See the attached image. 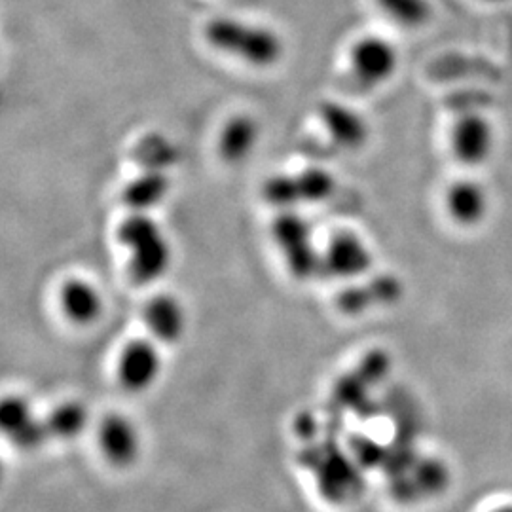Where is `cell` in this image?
I'll use <instances>...</instances> for the list:
<instances>
[{
	"instance_id": "6da1fadb",
	"label": "cell",
	"mask_w": 512,
	"mask_h": 512,
	"mask_svg": "<svg viewBox=\"0 0 512 512\" xmlns=\"http://www.w3.org/2000/svg\"><path fill=\"white\" fill-rule=\"evenodd\" d=\"M203 38L213 50L253 69H270L285 54V42L275 29L245 19H211L203 29Z\"/></svg>"
},
{
	"instance_id": "7a4b0ae2",
	"label": "cell",
	"mask_w": 512,
	"mask_h": 512,
	"mask_svg": "<svg viewBox=\"0 0 512 512\" xmlns=\"http://www.w3.org/2000/svg\"><path fill=\"white\" fill-rule=\"evenodd\" d=\"M118 241L129 253V275L139 285L160 281L173 266V247L164 228L148 213H133L118 228Z\"/></svg>"
},
{
	"instance_id": "3957f363",
	"label": "cell",
	"mask_w": 512,
	"mask_h": 512,
	"mask_svg": "<svg viewBox=\"0 0 512 512\" xmlns=\"http://www.w3.org/2000/svg\"><path fill=\"white\" fill-rule=\"evenodd\" d=\"M272 238L289 274L310 281L321 274L323 251L317 249L310 222L296 211H281L272 222Z\"/></svg>"
},
{
	"instance_id": "277c9868",
	"label": "cell",
	"mask_w": 512,
	"mask_h": 512,
	"mask_svg": "<svg viewBox=\"0 0 512 512\" xmlns=\"http://www.w3.org/2000/svg\"><path fill=\"white\" fill-rule=\"evenodd\" d=\"M336 190V179L329 169L306 167L298 173H281L262 186L264 200L281 211H294L302 205L327 202Z\"/></svg>"
},
{
	"instance_id": "5b68a950",
	"label": "cell",
	"mask_w": 512,
	"mask_h": 512,
	"mask_svg": "<svg viewBox=\"0 0 512 512\" xmlns=\"http://www.w3.org/2000/svg\"><path fill=\"white\" fill-rule=\"evenodd\" d=\"M401 55L397 46L384 37L366 35L353 42L349 50V67L355 82L374 90L387 84L399 71Z\"/></svg>"
},
{
	"instance_id": "8992f818",
	"label": "cell",
	"mask_w": 512,
	"mask_h": 512,
	"mask_svg": "<svg viewBox=\"0 0 512 512\" xmlns=\"http://www.w3.org/2000/svg\"><path fill=\"white\" fill-rule=\"evenodd\" d=\"M372 264L374 255L365 239L357 232L340 230L323 249L321 272L338 281H351L368 274Z\"/></svg>"
},
{
	"instance_id": "52a82bcc",
	"label": "cell",
	"mask_w": 512,
	"mask_h": 512,
	"mask_svg": "<svg viewBox=\"0 0 512 512\" xmlns=\"http://www.w3.org/2000/svg\"><path fill=\"white\" fill-rule=\"evenodd\" d=\"M162 353L150 340H133L122 349L118 359V380L129 393H145L162 376Z\"/></svg>"
},
{
	"instance_id": "ba28073f",
	"label": "cell",
	"mask_w": 512,
	"mask_h": 512,
	"mask_svg": "<svg viewBox=\"0 0 512 512\" xmlns=\"http://www.w3.org/2000/svg\"><path fill=\"white\" fill-rule=\"evenodd\" d=\"M495 131L482 114L461 116L452 129V152L459 164L484 165L494 154Z\"/></svg>"
},
{
	"instance_id": "9c48e42d",
	"label": "cell",
	"mask_w": 512,
	"mask_h": 512,
	"mask_svg": "<svg viewBox=\"0 0 512 512\" xmlns=\"http://www.w3.org/2000/svg\"><path fill=\"white\" fill-rule=\"evenodd\" d=\"M319 118L329 133L330 141L342 150H361L370 139V126L365 116L340 101H323Z\"/></svg>"
},
{
	"instance_id": "30bf717a",
	"label": "cell",
	"mask_w": 512,
	"mask_h": 512,
	"mask_svg": "<svg viewBox=\"0 0 512 512\" xmlns=\"http://www.w3.org/2000/svg\"><path fill=\"white\" fill-rule=\"evenodd\" d=\"M99 448L116 469H128L141 456V433L122 414H109L99 427Z\"/></svg>"
},
{
	"instance_id": "8fae6325",
	"label": "cell",
	"mask_w": 512,
	"mask_h": 512,
	"mask_svg": "<svg viewBox=\"0 0 512 512\" xmlns=\"http://www.w3.org/2000/svg\"><path fill=\"white\" fill-rule=\"evenodd\" d=\"M448 217L461 228H475L490 213V194L484 184L473 179H459L450 184L444 196Z\"/></svg>"
},
{
	"instance_id": "7c38bea8",
	"label": "cell",
	"mask_w": 512,
	"mask_h": 512,
	"mask_svg": "<svg viewBox=\"0 0 512 512\" xmlns=\"http://www.w3.org/2000/svg\"><path fill=\"white\" fill-rule=\"evenodd\" d=\"M262 129L251 114H234L220 129L217 150L220 160L228 165L245 164L255 154Z\"/></svg>"
},
{
	"instance_id": "4fadbf2b",
	"label": "cell",
	"mask_w": 512,
	"mask_h": 512,
	"mask_svg": "<svg viewBox=\"0 0 512 512\" xmlns=\"http://www.w3.org/2000/svg\"><path fill=\"white\" fill-rule=\"evenodd\" d=\"M145 323L160 344H179L188 330V311L173 294L154 296L145 308Z\"/></svg>"
},
{
	"instance_id": "5bb4252c",
	"label": "cell",
	"mask_w": 512,
	"mask_h": 512,
	"mask_svg": "<svg viewBox=\"0 0 512 512\" xmlns=\"http://www.w3.org/2000/svg\"><path fill=\"white\" fill-rule=\"evenodd\" d=\"M59 304L74 325H92L103 313V296L86 279H69L59 291Z\"/></svg>"
},
{
	"instance_id": "9a60e30c",
	"label": "cell",
	"mask_w": 512,
	"mask_h": 512,
	"mask_svg": "<svg viewBox=\"0 0 512 512\" xmlns=\"http://www.w3.org/2000/svg\"><path fill=\"white\" fill-rule=\"evenodd\" d=\"M171 192V181L164 169H148L124 188V203L133 213H148L165 202Z\"/></svg>"
},
{
	"instance_id": "2e32d148",
	"label": "cell",
	"mask_w": 512,
	"mask_h": 512,
	"mask_svg": "<svg viewBox=\"0 0 512 512\" xmlns=\"http://www.w3.org/2000/svg\"><path fill=\"white\" fill-rule=\"evenodd\" d=\"M376 6L391 23L408 31L425 27L433 18L431 0H376Z\"/></svg>"
},
{
	"instance_id": "e0dca14e",
	"label": "cell",
	"mask_w": 512,
	"mask_h": 512,
	"mask_svg": "<svg viewBox=\"0 0 512 512\" xmlns=\"http://www.w3.org/2000/svg\"><path fill=\"white\" fill-rule=\"evenodd\" d=\"M90 421V414L84 404L69 401L59 404L52 414L44 420L50 439H76L80 433L86 431Z\"/></svg>"
},
{
	"instance_id": "ac0fdd59",
	"label": "cell",
	"mask_w": 512,
	"mask_h": 512,
	"mask_svg": "<svg viewBox=\"0 0 512 512\" xmlns=\"http://www.w3.org/2000/svg\"><path fill=\"white\" fill-rule=\"evenodd\" d=\"M31 404L21 397L0 399V435L8 439H19L29 427L37 423Z\"/></svg>"
},
{
	"instance_id": "d6986e66",
	"label": "cell",
	"mask_w": 512,
	"mask_h": 512,
	"mask_svg": "<svg viewBox=\"0 0 512 512\" xmlns=\"http://www.w3.org/2000/svg\"><path fill=\"white\" fill-rule=\"evenodd\" d=\"M401 294V287L395 279H384L374 283L368 289H359L357 293H349L344 296L342 306L346 310L353 311V313H361L366 310V306L372 304H380V302H391L393 298H397Z\"/></svg>"
},
{
	"instance_id": "ffe728a7",
	"label": "cell",
	"mask_w": 512,
	"mask_h": 512,
	"mask_svg": "<svg viewBox=\"0 0 512 512\" xmlns=\"http://www.w3.org/2000/svg\"><path fill=\"white\" fill-rule=\"evenodd\" d=\"M492 512H512V505H507V507H501V509H495Z\"/></svg>"
},
{
	"instance_id": "44dd1931",
	"label": "cell",
	"mask_w": 512,
	"mask_h": 512,
	"mask_svg": "<svg viewBox=\"0 0 512 512\" xmlns=\"http://www.w3.org/2000/svg\"><path fill=\"white\" fill-rule=\"evenodd\" d=\"M482 2H488V4H501V2H507V0H482Z\"/></svg>"
},
{
	"instance_id": "7402d4cb",
	"label": "cell",
	"mask_w": 512,
	"mask_h": 512,
	"mask_svg": "<svg viewBox=\"0 0 512 512\" xmlns=\"http://www.w3.org/2000/svg\"><path fill=\"white\" fill-rule=\"evenodd\" d=\"M2 476H4V467H2V461H0V482H2Z\"/></svg>"
}]
</instances>
